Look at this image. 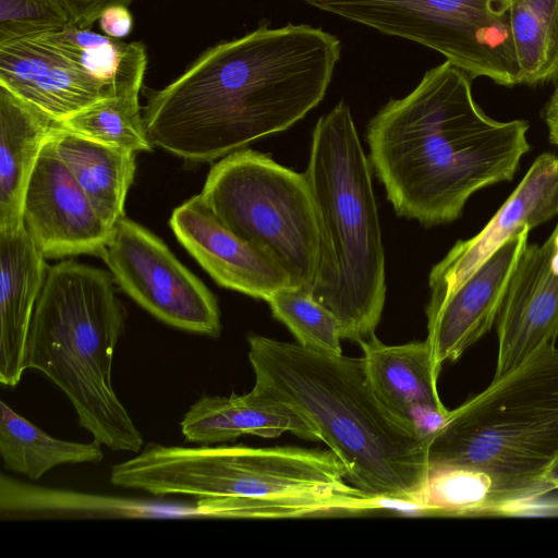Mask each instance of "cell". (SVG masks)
Wrapping results in <instances>:
<instances>
[{
    "mask_svg": "<svg viewBox=\"0 0 558 558\" xmlns=\"http://www.w3.org/2000/svg\"><path fill=\"white\" fill-rule=\"evenodd\" d=\"M341 44L306 24L269 27L199 54L170 84L150 90L143 118L155 147L211 162L282 132L325 97Z\"/></svg>",
    "mask_w": 558,
    "mask_h": 558,
    "instance_id": "1",
    "label": "cell"
},
{
    "mask_svg": "<svg viewBox=\"0 0 558 558\" xmlns=\"http://www.w3.org/2000/svg\"><path fill=\"white\" fill-rule=\"evenodd\" d=\"M471 81L445 61L369 120L368 160L398 216L425 227L450 223L475 192L511 181L530 150L529 122L488 117Z\"/></svg>",
    "mask_w": 558,
    "mask_h": 558,
    "instance_id": "2",
    "label": "cell"
},
{
    "mask_svg": "<svg viewBox=\"0 0 558 558\" xmlns=\"http://www.w3.org/2000/svg\"><path fill=\"white\" fill-rule=\"evenodd\" d=\"M253 390L302 421L327 445L347 481L378 501L415 505L429 475L432 436L375 391L363 357L248 337Z\"/></svg>",
    "mask_w": 558,
    "mask_h": 558,
    "instance_id": "3",
    "label": "cell"
},
{
    "mask_svg": "<svg viewBox=\"0 0 558 558\" xmlns=\"http://www.w3.org/2000/svg\"><path fill=\"white\" fill-rule=\"evenodd\" d=\"M110 483L154 496L223 501L231 519L353 514L380 502L353 487L330 450L148 442L111 468Z\"/></svg>",
    "mask_w": 558,
    "mask_h": 558,
    "instance_id": "4",
    "label": "cell"
},
{
    "mask_svg": "<svg viewBox=\"0 0 558 558\" xmlns=\"http://www.w3.org/2000/svg\"><path fill=\"white\" fill-rule=\"evenodd\" d=\"M371 168L351 110L341 100L317 121L305 171L320 233L311 294L335 314L342 339L359 344L376 337L386 300Z\"/></svg>",
    "mask_w": 558,
    "mask_h": 558,
    "instance_id": "5",
    "label": "cell"
},
{
    "mask_svg": "<svg viewBox=\"0 0 558 558\" xmlns=\"http://www.w3.org/2000/svg\"><path fill=\"white\" fill-rule=\"evenodd\" d=\"M110 271L64 259L48 268L36 302L26 368L49 378L74 408L80 426L114 451L138 453L143 436L112 384L125 312Z\"/></svg>",
    "mask_w": 558,
    "mask_h": 558,
    "instance_id": "6",
    "label": "cell"
},
{
    "mask_svg": "<svg viewBox=\"0 0 558 558\" xmlns=\"http://www.w3.org/2000/svg\"><path fill=\"white\" fill-rule=\"evenodd\" d=\"M558 457V349L546 348L449 411L428 446L429 470L484 474L493 512L549 493L543 476Z\"/></svg>",
    "mask_w": 558,
    "mask_h": 558,
    "instance_id": "7",
    "label": "cell"
},
{
    "mask_svg": "<svg viewBox=\"0 0 558 558\" xmlns=\"http://www.w3.org/2000/svg\"><path fill=\"white\" fill-rule=\"evenodd\" d=\"M201 195L233 233L281 266L293 287L312 291L320 233L305 172L243 148L211 167Z\"/></svg>",
    "mask_w": 558,
    "mask_h": 558,
    "instance_id": "8",
    "label": "cell"
},
{
    "mask_svg": "<svg viewBox=\"0 0 558 558\" xmlns=\"http://www.w3.org/2000/svg\"><path fill=\"white\" fill-rule=\"evenodd\" d=\"M145 46L75 25L0 44V86L54 122L111 97H138Z\"/></svg>",
    "mask_w": 558,
    "mask_h": 558,
    "instance_id": "9",
    "label": "cell"
},
{
    "mask_svg": "<svg viewBox=\"0 0 558 558\" xmlns=\"http://www.w3.org/2000/svg\"><path fill=\"white\" fill-rule=\"evenodd\" d=\"M380 33L426 46L465 72L519 84L508 0H303Z\"/></svg>",
    "mask_w": 558,
    "mask_h": 558,
    "instance_id": "10",
    "label": "cell"
},
{
    "mask_svg": "<svg viewBox=\"0 0 558 558\" xmlns=\"http://www.w3.org/2000/svg\"><path fill=\"white\" fill-rule=\"evenodd\" d=\"M100 257L114 282L157 319L193 333L220 335L216 296L144 226L118 220Z\"/></svg>",
    "mask_w": 558,
    "mask_h": 558,
    "instance_id": "11",
    "label": "cell"
},
{
    "mask_svg": "<svg viewBox=\"0 0 558 558\" xmlns=\"http://www.w3.org/2000/svg\"><path fill=\"white\" fill-rule=\"evenodd\" d=\"M23 221L46 258L101 256L111 232L57 154L50 133L27 184Z\"/></svg>",
    "mask_w": 558,
    "mask_h": 558,
    "instance_id": "12",
    "label": "cell"
},
{
    "mask_svg": "<svg viewBox=\"0 0 558 558\" xmlns=\"http://www.w3.org/2000/svg\"><path fill=\"white\" fill-rule=\"evenodd\" d=\"M498 353L493 380L519 367L558 337V222L543 244L525 245L497 319Z\"/></svg>",
    "mask_w": 558,
    "mask_h": 558,
    "instance_id": "13",
    "label": "cell"
},
{
    "mask_svg": "<svg viewBox=\"0 0 558 558\" xmlns=\"http://www.w3.org/2000/svg\"><path fill=\"white\" fill-rule=\"evenodd\" d=\"M557 215L558 157L543 153L487 225L475 236L459 240L433 267L427 304L441 301L512 236Z\"/></svg>",
    "mask_w": 558,
    "mask_h": 558,
    "instance_id": "14",
    "label": "cell"
},
{
    "mask_svg": "<svg viewBox=\"0 0 558 558\" xmlns=\"http://www.w3.org/2000/svg\"><path fill=\"white\" fill-rule=\"evenodd\" d=\"M169 225L178 241L221 287L267 301L289 274L264 252L233 233L199 194L173 211Z\"/></svg>",
    "mask_w": 558,
    "mask_h": 558,
    "instance_id": "15",
    "label": "cell"
},
{
    "mask_svg": "<svg viewBox=\"0 0 558 558\" xmlns=\"http://www.w3.org/2000/svg\"><path fill=\"white\" fill-rule=\"evenodd\" d=\"M529 231L508 240L441 301L427 304L426 340L438 367L458 360L493 327Z\"/></svg>",
    "mask_w": 558,
    "mask_h": 558,
    "instance_id": "16",
    "label": "cell"
},
{
    "mask_svg": "<svg viewBox=\"0 0 558 558\" xmlns=\"http://www.w3.org/2000/svg\"><path fill=\"white\" fill-rule=\"evenodd\" d=\"M368 378L379 398L432 436L449 410L437 389L441 371L427 340L388 345L377 337L360 344Z\"/></svg>",
    "mask_w": 558,
    "mask_h": 558,
    "instance_id": "17",
    "label": "cell"
},
{
    "mask_svg": "<svg viewBox=\"0 0 558 558\" xmlns=\"http://www.w3.org/2000/svg\"><path fill=\"white\" fill-rule=\"evenodd\" d=\"M48 267L25 226L0 233V383L20 384L35 306Z\"/></svg>",
    "mask_w": 558,
    "mask_h": 558,
    "instance_id": "18",
    "label": "cell"
},
{
    "mask_svg": "<svg viewBox=\"0 0 558 558\" xmlns=\"http://www.w3.org/2000/svg\"><path fill=\"white\" fill-rule=\"evenodd\" d=\"M9 521L64 519H193L194 504H157L118 496L37 486L10 477L2 492Z\"/></svg>",
    "mask_w": 558,
    "mask_h": 558,
    "instance_id": "19",
    "label": "cell"
},
{
    "mask_svg": "<svg viewBox=\"0 0 558 558\" xmlns=\"http://www.w3.org/2000/svg\"><path fill=\"white\" fill-rule=\"evenodd\" d=\"M180 427L185 441L195 445L223 444L243 436L275 438L283 433L315 440L298 416L253 389L229 397L203 396L185 412Z\"/></svg>",
    "mask_w": 558,
    "mask_h": 558,
    "instance_id": "20",
    "label": "cell"
},
{
    "mask_svg": "<svg viewBox=\"0 0 558 558\" xmlns=\"http://www.w3.org/2000/svg\"><path fill=\"white\" fill-rule=\"evenodd\" d=\"M54 121L0 86V233L24 227L28 181Z\"/></svg>",
    "mask_w": 558,
    "mask_h": 558,
    "instance_id": "21",
    "label": "cell"
},
{
    "mask_svg": "<svg viewBox=\"0 0 558 558\" xmlns=\"http://www.w3.org/2000/svg\"><path fill=\"white\" fill-rule=\"evenodd\" d=\"M50 136L59 157L112 229L125 217V198L134 180L136 154L69 132L56 122Z\"/></svg>",
    "mask_w": 558,
    "mask_h": 558,
    "instance_id": "22",
    "label": "cell"
},
{
    "mask_svg": "<svg viewBox=\"0 0 558 558\" xmlns=\"http://www.w3.org/2000/svg\"><path fill=\"white\" fill-rule=\"evenodd\" d=\"M0 456L5 470L37 481L48 471L65 464H97L101 445L56 438L0 401Z\"/></svg>",
    "mask_w": 558,
    "mask_h": 558,
    "instance_id": "23",
    "label": "cell"
},
{
    "mask_svg": "<svg viewBox=\"0 0 558 558\" xmlns=\"http://www.w3.org/2000/svg\"><path fill=\"white\" fill-rule=\"evenodd\" d=\"M519 84L558 81V0H508Z\"/></svg>",
    "mask_w": 558,
    "mask_h": 558,
    "instance_id": "24",
    "label": "cell"
},
{
    "mask_svg": "<svg viewBox=\"0 0 558 558\" xmlns=\"http://www.w3.org/2000/svg\"><path fill=\"white\" fill-rule=\"evenodd\" d=\"M69 132L134 154L151 151L138 97H111L56 122Z\"/></svg>",
    "mask_w": 558,
    "mask_h": 558,
    "instance_id": "25",
    "label": "cell"
},
{
    "mask_svg": "<svg viewBox=\"0 0 558 558\" xmlns=\"http://www.w3.org/2000/svg\"><path fill=\"white\" fill-rule=\"evenodd\" d=\"M272 316L284 324L300 345L324 353H342L341 328L335 314L311 292L283 287L266 301Z\"/></svg>",
    "mask_w": 558,
    "mask_h": 558,
    "instance_id": "26",
    "label": "cell"
},
{
    "mask_svg": "<svg viewBox=\"0 0 558 558\" xmlns=\"http://www.w3.org/2000/svg\"><path fill=\"white\" fill-rule=\"evenodd\" d=\"M492 486L476 471L459 468L429 470L415 514L465 515L493 512Z\"/></svg>",
    "mask_w": 558,
    "mask_h": 558,
    "instance_id": "27",
    "label": "cell"
},
{
    "mask_svg": "<svg viewBox=\"0 0 558 558\" xmlns=\"http://www.w3.org/2000/svg\"><path fill=\"white\" fill-rule=\"evenodd\" d=\"M61 0H0V44L71 25Z\"/></svg>",
    "mask_w": 558,
    "mask_h": 558,
    "instance_id": "28",
    "label": "cell"
},
{
    "mask_svg": "<svg viewBox=\"0 0 558 558\" xmlns=\"http://www.w3.org/2000/svg\"><path fill=\"white\" fill-rule=\"evenodd\" d=\"M72 25L89 28L98 21L101 12L113 4L129 7L132 0H61Z\"/></svg>",
    "mask_w": 558,
    "mask_h": 558,
    "instance_id": "29",
    "label": "cell"
},
{
    "mask_svg": "<svg viewBox=\"0 0 558 558\" xmlns=\"http://www.w3.org/2000/svg\"><path fill=\"white\" fill-rule=\"evenodd\" d=\"M123 4H113L106 8L99 19V26L102 33L114 39H123L133 29V16Z\"/></svg>",
    "mask_w": 558,
    "mask_h": 558,
    "instance_id": "30",
    "label": "cell"
},
{
    "mask_svg": "<svg viewBox=\"0 0 558 558\" xmlns=\"http://www.w3.org/2000/svg\"><path fill=\"white\" fill-rule=\"evenodd\" d=\"M543 119L547 126L549 141L558 148V85L544 107Z\"/></svg>",
    "mask_w": 558,
    "mask_h": 558,
    "instance_id": "31",
    "label": "cell"
},
{
    "mask_svg": "<svg viewBox=\"0 0 558 558\" xmlns=\"http://www.w3.org/2000/svg\"><path fill=\"white\" fill-rule=\"evenodd\" d=\"M543 483L548 492L558 489V457L545 472Z\"/></svg>",
    "mask_w": 558,
    "mask_h": 558,
    "instance_id": "32",
    "label": "cell"
}]
</instances>
